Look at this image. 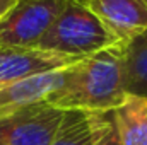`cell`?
<instances>
[{"label":"cell","mask_w":147,"mask_h":145,"mask_svg":"<svg viewBox=\"0 0 147 145\" xmlns=\"http://www.w3.org/2000/svg\"><path fill=\"white\" fill-rule=\"evenodd\" d=\"M123 46L116 44L82 58L69 68L63 87L48 101L60 109L108 114L127 97Z\"/></svg>","instance_id":"cell-1"},{"label":"cell","mask_w":147,"mask_h":145,"mask_svg":"<svg viewBox=\"0 0 147 145\" xmlns=\"http://www.w3.org/2000/svg\"><path fill=\"white\" fill-rule=\"evenodd\" d=\"M116 44L123 43L87 9L84 0H69L67 7L39 39L38 48L82 60Z\"/></svg>","instance_id":"cell-2"},{"label":"cell","mask_w":147,"mask_h":145,"mask_svg":"<svg viewBox=\"0 0 147 145\" xmlns=\"http://www.w3.org/2000/svg\"><path fill=\"white\" fill-rule=\"evenodd\" d=\"M69 0H16L0 19V46H38Z\"/></svg>","instance_id":"cell-3"},{"label":"cell","mask_w":147,"mask_h":145,"mask_svg":"<svg viewBox=\"0 0 147 145\" xmlns=\"http://www.w3.org/2000/svg\"><path fill=\"white\" fill-rule=\"evenodd\" d=\"M65 109L41 103L0 118V145H50Z\"/></svg>","instance_id":"cell-4"},{"label":"cell","mask_w":147,"mask_h":145,"mask_svg":"<svg viewBox=\"0 0 147 145\" xmlns=\"http://www.w3.org/2000/svg\"><path fill=\"white\" fill-rule=\"evenodd\" d=\"M80 62L38 46H0V87L38 73L69 68Z\"/></svg>","instance_id":"cell-5"},{"label":"cell","mask_w":147,"mask_h":145,"mask_svg":"<svg viewBox=\"0 0 147 145\" xmlns=\"http://www.w3.org/2000/svg\"><path fill=\"white\" fill-rule=\"evenodd\" d=\"M69 68L38 73L0 87V118L28 106L48 103L63 87Z\"/></svg>","instance_id":"cell-6"},{"label":"cell","mask_w":147,"mask_h":145,"mask_svg":"<svg viewBox=\"0 0 147 145\" xmlns=\"http://www.w3.org/2000/svg\"><path fill=\"white\" fill-rule=\"evenodd\" d=\"M123 44L147 31V0H84Z\"/></svg>","instance_id":"cell-7"},{"label":"cell","mask_w":147,"mask_h":145,"mask_svg":"<svg viewBox=\"0 0 147 145\" xmlns=\"http://www.w3.org/2000/svg\"><path fill=\"white\" fill-rule=\"evenodd\" d=\"M111 123L120 145H147V97L127 94L111 111Z\"/></svg>","instance_id":"cell-8"},{"label":"cell","mask_w":147,"mask_h":145,"mask_svg":"<svg viewBox=\"0 0 147 145\" xmlns=\"http://www.w3.org/2000/svg\"><path fill=\"white\" fill-rule=\"evenodd\" d=\"M123 72L127 94L147 97V31L123 46Z\"/></svg>","instance_id":"cell-9"},{"label":"cell","mask_w":147,"mask_h":145,"mask_svg":"<svg viewBox=\"0 0 147 145\" xmlns=\"http://www.w3.org/2000/svg\"><path fill=\"white\" fill-rule=\"evenodd\" d=\"M99 113L67 109L62 125L50 145H94Z\"/></svg>","instance_id":"cell-10"},{"label":"cell","mask_w":147,"mask_h":145,"mask_svg":"<svg viewBox=\"0 0 147 145\" xmlns=\"http://www.w3.org/2000/svg\"><path fill=\"white\" fill-rule=\"evenodd\" d=\"M94 145H120L111 118H108V114H101L98 119V130H96V142Z\"/></svg>","instance_id":"cell-11"},{"label":"cell","mask_w":147,"mask_h":145,"mask_svg":"<svg viewBox=\"0 0 147 145\" xmlns=\"http://www.w3.org/2000/svg\"><path fill=\"white\" fill-rule=\"evenodd\" d=\"M14 3H16V0H0V19L14 7Z\"/></svg>","instance_id":"cell-12"}]
</instances>
